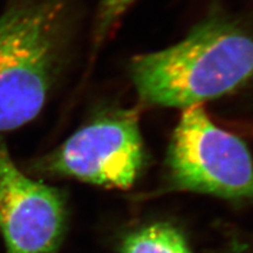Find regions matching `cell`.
I'll return each instance as SVG.
<instances>
[{
    "instance_id": "1",
    "label": "cell",
    "mask_w": 253,
    "mask_h": 253,
    "mask_svg": "<svg viewBox=\"0 0 253 253\" xmlns=\"http://www.w3.org/2000/svg\"><path fill=\"white\" fill-rule=\"evenodd\" d=\"M129 73L144 106H201L252 80L253 36L213 8L179 42L132 58Z\"/></svg>"
},
{
    "instance_id": "2",
    "label": "cell",
    "mask_w": 253,
    "mask_h": 253,
    "mask_svg": "<svg viewBox=\"0 0 253 253\" xmlns=\"http://www.w3.org/2000/svg\"><path fill=\"white\" fill-rule=\"evenodd\" d=\"M77 0H15L0 12V132L33 121L71 55Z\"/></svg>"
},
{
    "instance_id": "3",
    "label": "cell",
    "mask_w": 253,
    "mask_h": 253,
    "mask_svg": "<svg viewBox=\"0 0 253 253\" xmlns=\"http://www.w3.org/2000/svg\"><path fill=\"white\" fill-rule=\"evenodd\" d=\"M169 191L253 198V160L246 144L211 121L202 106L183 110L167 155Z\"/></svg>"
},
{
    "instance_id": "4",
    "label": "cell",
    "mask_w": 253,
    "mask_h": 253,
    "mask_svg": "<svg viewBox=\"0 0 253 253\" xmlns=\"http://www.w3.org/2000/svg\"><path fill=\"white\" fill-rule=\"evenodd\" d=\"M145 154L135 108L104 107L39 161V170L112 189H128L143 169Z\"/></svg>"
},
{
    "instance_id": "5",
    "label": "cell",
    "mask_w": 253,
    "mask_h": 253,
    "mask_svg": "<svg viewBox=\"0 0 253 253\" xmlns=\"http://www.w3.org/2000/svg\"><path fill=\"white\" fill-rule=\"evenodd\" d=\"M65 221L59 190L24 175L0 138V229L7 253H56Z\"/></svg>"
},
{
    "instance_id": "6",
    "label": "cell",
    "mask_w": 253,
    "mask_h": 253,
    "mask_svg": "<svg viewBox=\"0 0 253 253\" xmlns=\"http://www.w3.org/2000/svg\"><path fill=\"white\" fill-rule=\"evenodd\" d=\"M122 253H190L184 237L168 224H154L131 233Z\"/></svg>"
},
{
    "instance_id": "7",
    "label": "cell",
    "mask_w": 253,
    "mask_h": 253,
    "mask_svg": "<svg viewBox=\"0 0 253 253\" xmlns=\"http://www.w3.org/2000/svg\"><path fill=\"white\" fill-rule=\"evenodd\" d=\"M134 1L135 0H100L93 28V46L95 48L108 39Z\"/></svg>"
}]
</instances>
